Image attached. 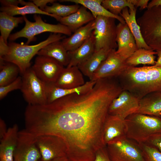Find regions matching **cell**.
Returning a JSON list of instances; mask_svg holds the SVG:
<instances>
[{
    "label": "cell",
    "instance_id": "obj_1",
    "mask_svg": "<svg viewBox=\"0 0 161 161\" xmlns=\"http://www.w3.org/2000/svg\"><path fill=\"white\" fill-rule=\"evenodd\" d=\"M123 90L115 79L103 78L87 92L31 105L27 115V129L36 135L60 138L70 161H94L97 151L106 146L103 129L110 105Z\"/></svg>",
    "mask_w": 161,
    "mask_h": 161
},
{
    "label": "cell",
    "instance_id": "obj_2",
    "mask_svg": "<svg viewBox=\"0 0 161 161\" xmlns=\"http://www.w3.org/2000/svg\"><path fill=\"white\" fill-rule=\"evenodd\" d=\"M118 78L123 89L140 100L150 93L161 91V67L129 66Z\"/></svg>",
    "mask_w": 161,
    "mask_h": 161
},
{
    "label": "cell",
    "instance_id": "obj_3",
    "mask_svg": "<svg viewBox=\"0 0 161 161\" xmlns=\"http://www.w3.org/2000/svg\"><path fill=\"white\" fill-rule=\"evenodd\" d=\"M66 38L59 33H51L45 40L34 45L21 44L14 42L8 44L7 52L0 60L10 62L16 65L23 75L30 67L32 58L42 48L49 44L61 41Z\"/></svg>",
    "mask_w": 161,
    "mask_h": 161
},
{
    "label": "cell",
    "instance_id": "obj_4",
    "mask_svg": "<svg viewBox=\"0 0 161 161\" xmlns=\"http://www.w3.org/2000/svg\"><path fill=\"white\" fill-rule=\"evenodd\" d=\"M125 120L126 137L138 143H145L151 136L161 133V117L135 113Z\"/></svg>",
    "mask_w": 161,
    "mask_h": 161
},
{
    "label": "cell",
    "instance_id": "obj_5",
    "mask_svg": "<svg viewBox=\"0 0 161 161\" xmlns=\"http://www.w3.org/2000/svg\"><path fill=\"white\" fill-rule=\"evenodd\" d=\"M137 21L146 44L154 51H161V6L147 9Z\"/></svg>",
    "mask_w": 161,
    "mask_h": 161
},
{
    "label": "cell",
    "instance_id": "obj_6",
    "mask_svg": "<svg viewBox=\"0 0 161 161\" xmlns=\"http://www.w3.org/2000/svg\"><path fill=\"white\" fill-rule=\"evenodd\" d=\"M23 17L25 22L24 27L20 31L11 34L8 39L10 41L25 38L27 39L26 44H28L36 40V35L43 32H49L69 36L72 34V32L67 27L61 23L55 24L46 23L39 15L34 16V22L29 21L25 16Z\"/></svg>",
    "mask_w": 161,
    "mask_h": 161
},
{
    "label": "cell",
    "instance_id": "obj_7",
    "mask_svg": "<svg viewBox=\"0 0 161 161\" xmlns=\"http://www.w3.org/2000/svg\"><path fill=\"white\" fill-rule=\"evenodd\" d=\"M106 147L112 161H145L139 144L126 136L112 140Z\"/></svg>",
    "mask_w": 161,
    "mask_h": 161
},
{
    "label": "cell",
    "instance_id": "obj_8",
    "mask_svg": "<svg viewBox=\"0 0 161 161\" xmlns=\"http://www.w3.org/2000/svg\"><path fill=\"white\" fill-rule=\"evenodd\" d=\"M21 89L28 104L39 105L47 103V84L36 75L32 67L22 75Z\"/></svg>",
    "mask_w": 161,
    "mask_h": 161
},
{
    "label": "cell",
    "instance_id": "obj_9",
    "mask_svg": "<svg viewBox=\"0 0 161 161\" xmlns=\"http://www.w3.org/2000/svg\"><path fill=\"white\" fill-rule=\"evenodd\" d=\"M115 18L98 16L95 19L93 33L95 41V51L104 49H116V27Z\"/></svg>",
    "mask_w": 161,
    "mask_h": 161
},
{
    "label": "cell",
    "instance_id": "obj_10",
    "mask_svg": "<svg viewBox=\"0 0 161 161\" xmlns=\"http://www.w3.org/2000/svg\"><path fill=\"white\" fill-rule=\"evenodd\" d=\"M34 135L42 160L49 161L59 157H66V145L60 138L51 134Z\"/></svg>",
    "mask_w": 161,
    "mask_h": 161
},
{
    "label": "cell",
    "instance_id": "obj_11",
    "mask_svg": "<svg viewBox=\"0 0 161 161\" xmlns=\"http://www.w3.org/2000/svg\"><path fill=\"white\" fill-rule=\"evenodd\" d=\"M41 158L34 135L25 129L19 131L13 161H38Z\"/></svg>",
    "mask_w": 161,
    "mask_h": 161
},
{
    "label": "cell",
    "instance_id": "obj_12",
    "mask_svg": "<svg viewBox=\"0 0 161 161\" xmlns=\"http://www.w3.org/2000/svg\"><path fill=\"white\" fill-rule=\"evenodd\" d=\"M115 49L111 50L107 58L94 72L91 80L118 78L125 71L129 66L126 60L117 53Z\"/></svg>",
    "mask_w": 161,
    "mask_h": 161
},
{
    "label": "cell",
    "instance_id": "obj_13",
    "mask_svg": "<svg viewBox=\"0 0 161 161\" xmlns=\"http://www.w3.org/2000/svg\"><path fill=\"white\" fill-rule=\"evenodd\" d=\"M37 76L46 84L54 83L64 66L55 59L38 55L32 67Z\"/></svg>",
    "mask_w": 161,
    "mask_h": 161
},
{
    "label": "cell",
    "instance_id": "obj_14",
    "mask_svg": "<svg viewBox=\"0 0 161 161\" xmlns=\"http://www.w3.org/2000/svg\"><path fill=\"white\" fill-rule=\"evenodd\" d=\"M140 99L128 91L123 90L111 103L108 114L125 119L135 113L139 105Z\"/></svg>",
    "mask_w": 161,
    "mask_h": 161
},
{
    "label": "cell",
    "instance_id": "obj_15",
    "mask_svg": "<svg viewBox=\"0 0 161 161\" xmlns=\"http://www.w3.org/2000/svg\"><path fill=\"white\" fill-rule=\"evenodd\" d=\"M116 41L118 46L116 52L125 60L138 49L135 38L126 23L120 22L117 25Z\"/></svg>",
    "mask_w": 161,
    "mask_h": 161
},
{
    "label": "cell",
    "instance_id": "obj_16",
    "mask_svg": "<svg viewBox=\"0 0 161 161\" xmlns=\"http://www.w3.org/2000/svg\"><path fill=\"white\" fill-rule=\"evenodd\" d=\"M126 132L125 119L117 115L108 114L103 129V140L106 145L116 139L126 136Z\"/></svg>",
    "mask_w": 161,
    "mask_h": 161
},
{
    "label": "cell",
    "instance_id": "obj_17",
    "mask_svg": "<svg viewBox=\"0 0 161 161\" xmlns=\"http://www.w3.org/2000/svg\"><path fill=\"white\" fill-rule=\"evenodd\" d=\"M85 83L83 74L78 66L64 68L61 72L54 85L62 89H71L80 86Z\"/></svg>",
    "mask_w": 161,
    "mask_h": 161
},
{
    "label": "cell",
    "instance_id": "obj_18",
    "mask_svg": "<svg viewBox=\"0 0 161 161\" xmlns=\"http://www.w3.org/2000/svg\"><path fill=\"white\" fill-rule=\"evenodd\" d=\"M18 125L15 124L8 129L6 134L0 140V161H13L18 133Z\"/></svg>",
    "mask_w": 161,
    "mask_h": 161
},
{
    "label": "cell",
    "instance_id": "obj_19",
    "mask_svg": "<svg viewBox=\"0 0 161 161\" xmlns=\"http://www.w3.org/2000/svg\"><path fill=\"white\" fill-rule=\"evenodd\" d=\"M95 18L92 13L84 7L81 6L75 12L67 16H58L56 19L60 23L67 27L74 32L80 27L93 21Z\"/></svg>",
    "mask_w": 161,
    "mask_h": 161
},
{
    "label": "cell",
    "instance_id": "obj_20",
    "mask_svg": "<svg viewBox=\"0 0 161 161\" xmlns=\"http://www.w3.org/2000/svg\"><path fill=\"white\" fill-rule=\"evenodd\" d=\"M95 27V20L76 30L62 42L68 51H73L83 44L92 35Z\"/></svg>",
    "mask_w": 161,
    "mask_h": 161
},
{
    "label": "cell",
    "instance_id": "obj_21",
    "mask_svg": "<svg viewBox=\"0 0 161 161\" xmlns=\"http://www.w3.org/2000/svg\"><path fill=\"white\" fill-rule=\"evenodd\" d=\"M95 52V38L93 33L76 49L68 51L69 63L66 67L78 66L88 60Z\"/></svg>",
    "mask_w": 161,
    "mask_h": 161
},
{
    "label": "cell",
    "instance_id": "obj_22",
    "mask_svg": "<svg viewBox=\"0 0 161 161\" xmlns=\"http://www.w3.org/2000/svg\"><path fill=\"white\" fill-rule=\"evenodd\" d=\"M136 8L129 10L126 7L120 14L124 20L131 33L134 37L138 49L144 48L146 49H152L145 43L142 36L140 28L136 19Z\"/></svg>",
    "mask_w": 161,
    "mask_h": 161
},
{
    "label": "cell",
    "instance_id": "obj_23",
    "mask_svg": "<svg viewBox=\"0 0 161 161\" xmlns=\"http://www.w3.org/2000/svg\"><path fill=\"white\" fill-rule=\"evenodd\" d=\"M96 81L90 80L80 86L68 89L58 87L55 86L54 83L47 84V103H51L58 98L74 94H80L87 92L93 88Z\"/></svg>",
    "mask_w": 161,
    "mask_h": 161
},
{
    "label": "cell",
    "instance_id": "obj_24",
    "mask_svg": "<svg viewBox=\"0 0 161 161\" xmlns=\"http://www.w3.org/2000/svg\"><path fill=\"white\" fill-rule=\"evenodd\" d=\"M135 113L161 117V91L150 93L140 99Z\"/></svg>",
    "mask_w": 161,
    "mask_h": 161
},
{
    "label": "cell",
    "instance_id": "obj_25",
    "mask_svg": "<svg viewBox=\"0 0 161 161\" xmlns=\"http://www.w3.org/2000/svg\"><path fill=\"white\" fill-rule=\"evenodd\" d=\"M38 55L52 58L63 66H67L69 63L68 51L63 45L62 41H58L49 44L38 52Z\"/></svg>",
    "mask_w": 161,
    "mask_h": 161
},
{
    "label": "cell",
    "instance_id": "obj_26",
    "mask_svg": "<svg viewBox=\"0 0 161 161\" xmlns=\"http://www.w3.org/2000/svg\"><path fill=\"white\" fill-rule=\"evenodd\" d=\"M59 1L80 4L89 9L95 18L98 16H103L114 18L123 24L126 23L121 16L113 15L103 7L101 5L103 0H61Z\"/></svg>",
    "mask_w": 161,
    "mask_h": 161
},
{
    "label": "cell",
    "instance_id": "obj_27",
    "mask_svg": "<svg viewBox=\"0 0 161 161\" xmlns=\"http://www.w3.org/2000/svg\"><path fill=\"white\" fill-rule=\"evenodd\" d=\"M112 50L102 49L95 51L88 60L78 66L83 74L90 80L94 72L107 58Z\"/></svg>",
    "mask_w": 161,
    "mask_h": 161
},
{
    "label": "cell",
    "instance_id": "obj_28",
    "mask_svg": "<svg viewBox=\"0 0 161 161\" xmlns=\"http://www.w3.org/2000/svg\"><path fill=\"white\" fill-rule=\"evenodd\" d=\"M19 1L20 4L24 6L21 7L18 6H2L0 8V10L13 16L19 15L23 16L26 14H34L47 15L54 18L56 17L55 15L48 13L41 10L33 2H26L21 0H19Z\"/></svg>",
    "mask_w": 161,
    "mask_h": 161
},
{
    "label": "cell",
    "instance_id": "obj_29",
    "mask_svg": "<svg viewBox=\"0 0 161 161\" xmlns=\"http://www.w3.org/2000/svg\"><path fill=\"white\" fill-rule=\"evenodd\" d=\"M156 51L152 49H146L144 48L138 49L128 58L126 61L129 66H135L139 64H155Z\"/></svg>",
    "mask_w": 161,
    "mask_h": 161
},
{
    "label": "cell",
    "instance_id": "obj_30",
    "mask_svg": "<svg viewBox=\"0 0 161 161\" xmlns=\"http://www.w3.org/2000/svg\"><path fill=\"white\" fill-rule=\"evenodd\" d=\"M24 21L23 16L14 17L7 13H0V31L1 37L4 42L7 44V40L13 29Z\"/></svg>",
    "mask_w": 161,
    "mask_h": 161
},
{
    "label": "cell",
    "instance_id": "obj_31",
    "mask_svg": "<svg viewBox=\"0 0 161 161\" xmlns=\"http://www.w3.org/2000/svg\"><path fill=\"white\" fill-rule=\"evenodd\" d=\"M0 86L7 85L15 80L20 72L18 67L11 62H5L0 65Z\"/></svg>",
    "mask_w": 161,
    "mask_h": 161
},
{
    "label": "cell",
    "instance_id": "obj_32",
    "mask_svg": "<svg viewBox=\"0 0 161 161\" xmlns=\"http://www.w3.org/2000/svg\"><path fill=\"white\" fill-rule=\"evenodd\" d=\"M78 4L64 5L55 2L50 6H47L43 11L48 13L64 17L76 12L80 7Z\"/></svg>",
    "mask_w": 161,
    "mask_h": 161
},
{
    "label": "cell",
    "instance_id": "obj_33",
    "mask_svg": "<svg viewBox=\"0 0 161 161\" xmlns=\"http://www.w3.org/2000/svg\"><path fill=\"white\" fill-rule=\"evenodd\" d=\"M102 6L111 13L119 16L123 10L126 7L131 10L136 7L128 0H103Z\"/></svg>",
    "mask_w": 161,
    "mask_h": 161
},
{
    "label": "cell",
    "instance_id": "obj_34",
    "mask_svg": "<svg viewBox=\"0 0 161 161\" xmlns=\"http://www.w3.org/2000/svg\"><path fill=\"white\" fill-rule=\"evenodd\" d=\"M139 144L145 161H161V152L158 149L145 143Z\"/></svg>",
    "mask_w": 161,
    "mask_h": 161
},
{
    "label": "cell",
    "instance_id": "obj_35",
    "mask_svg": "<svg viewBox=\"0 0 161 161\" xmlns=\"http://www.w3.org/2000/svg\"><path fill=\"white\" fill-rule=\"evenodd\" d=\"M22 84V77L18 76L12 83L6 86H0V99H2L11 91L18 89H21Z\"/></svg>",
    "mask_w": 161,
    "mask_h": 161
},
{
    "label": "cell",
    "instance_id": "obj_36",
    "mask_svg": "<svg viewBox=\"0 0 161 161\" xmlns=\"http://www.w3.org/2000/svg\"><path fill=\"white\" fill-rule=\"evenodd\" d=\"M144 143L155 148L161 152V133L151 136Z\"/></svg>",
    "mask_w": 161,
    "mask_h": 161
},
{
    "label": "cell",
    "instance_id": "obj_37",
    "mask_svg": "<svg viewBox=\"0 0 161 161\" xmlns=\"http://www.w3.org/2000/svg\"><path fill=\"white\" fill-rule=\"evenodd\" d=\"M94 161H112L108 156L106 147L100 149L97 151Z\"/></svg>",
    "mask_w": 161,
    "mask_h": 161
},
{
    "label": "cell",
    "instance_id": "obj_38",
    "mask_svg": "<svg viewBox=\"0 0 161 161\" xmlns=\"http://www.w3.org/2000/svg\"><path fill=\"white\" fill-rule=\"evenodd\" d=\"M134 6L139 7L140 10H143L147 8L148 0H128Z\"/></svg>",
    "mask_w": 161,
    "mask_h": 161
},
{
    "label": "cell",
    "instance_id": "obj_39",
    "mask_svg": "<svg viewBox=\"0 0 161 161\" xmlns=\"http://www.w3.org/2000/svg\"><path fill=\"white\" fill-rule=\"evenodd\" d=\"M32 2L38 7L40 9L43 10L45 7L49 3L52 4L56 1L55 0H32Z\"/></svg>",
    "mask_w": 161,
    "mask_h": 161
},
{
    "label": "cell",
    "instance_id": "obj_40",
    "mask_svg": "<svg viewBox=\"0 0 161 161\" xmlns=\"http://www.w3.org/2000/svg\"><path fill=\"white\" fill-rule=\"evenodd\" d=\"M8 44H6L2 38L0 37V58L5 55L7 50Z\"/></svg>",
    "mask_w": 161,
    "mask_h": 161
},
{
    "label": "cell",
    "instance_id": "obj_41",
    "mask_svg": "<svg viewBox=\"0 0 161 161\" xmlns=\"http://www.w3.org/2000/svg\"><path fill=\"white\" fill-rule=\"evenodd\" d=\"M2 6L10 7L18 6L19 3V0H1L0 1Z\"/></svg>",
    "mask_w": 161,
    "mask_h": 161
},
{
    "label": "cell",
    "instance_id": "obj_42",
    "mask_svg": "<svg viewBox=\"0 0 161 161\" xmlns=\"http://www.w3.org/2000/svg\"><path fill=\"white\" fill-rule=\"evenodd\" d=\"M8 129L4 121L1 118L0 119V140L6 134Z\"/></svg>",
    "mask_w": 161,
    "mask_h": 161
},
{
    "label": "cell",
    "instance_id": "obj_43",
    "mask_svg": "<svg viewBox=\"0 0 161 161\" xmlns=\"http://www.w3.org/2000/svg\"><path fill=\"white\" fill-rule=\"evenodd\" d=\"M159 6H161V0H152L148 3L147 8L149 9Z\"/></svg>",
    "mask_w": 161,
    "mask_h": 161
},
{
    "label": "cell",
    "instance_id": "obj_44",
    "mask_svg": "<svg viewBox=\"0 0 161 161\" xmlns=\"http://www.w3.org/2000/svg\"><path fill=\"white\" fill-rule=\"evenodd\" d=\"M156 52L158 57L154 65L157 66L161 67V51H157Z\"/></svg>",
    "mask_w": 161,
    "mask_h": 161
},
{
    "label": "cell",
    "instance_id": "obj_45",
    "mask_svg": "<svg viewBox=\"0 0 161 161\" xmlns=\"http://www.w3.org/2000/svg\"><path fill=\"white\" fill-rule=\"evenodd\" d=\"M67 158L66 157H61L58 158H57L55 159H54L53 160H52L49 161H66L67 160ZM38 161H44L42 160L41 159L38 160Z\"/></svg>",
    "mask_w": 161,
    "mask_h": 161
},
{
    "label": "cell",
    "instance_id": "obj_46",
    "mask_svg": "<svg viewBox=\"0 0 161 161\" xmlns=\"http://www.w3.org/2000/svg\"><path fill=\"white\" fill-rule=\"evenodd\" d=\"M66 161H70L68 159H67V160Z\"/></svg>",
    "mask_w": 161,
    "mask_h": 161
}]
</instances>
